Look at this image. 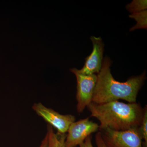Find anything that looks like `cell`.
Returning a JSON list of instances; mask_svg holds the SVG:
<instances>
[{
	"instance_id": "7a4b0ae2",
	"label": "cell",
	"mask_w": 147,
	"mask_h": 147,
	"mask_svg": "<svg viewBox=\"0 0 147 147\" xmlns=\"http://www.w3.org/2000/svg\"><path fill=\"white\" fill-rule=\"evenodd\" d=\"M146 106L143 108L137 102L126 103L116 100L100 104L91 102L87 107L91 117L100 122V131L106 128L124 131L139 127Z\"/></svg>"
},
{
	"instance_id": "9c48e42d",
	"label": "cell",
	"mask_w": 147,
	"mask_h": 147,
	"mask_svg": "<svg viewBox=\"0 0 147 147\" xmlns=\"http://www.w3.org/2000/svg\"><path fill=\"white\" fill-rule=\"evenodd\" d=\"M129 16V18L134 19L137 22L136 25L130 29V31L137 29H147V10L131 13Z\"/></svg>"
},
{
	"instance_id": "30bf717a",
	"label": "cell",
	"mask_w": 147,
	"mask_h": 147,
	"mask_svg": "<svg viewBox=\"0 0 147 147\" xmlns=\"http://www.w3.org/2000/svg\"><path fill=\"white\" fill-rule=\"evenodd\" d=\"M147 2L146 0H134L130 3L127 5L125 7L130 13H137L147 10Z\"/></svg>"
},
{
	"instance_id": "277c9868",
	"label": "cell",
	"mask_w": 147,
	"mask_h": 147,
	"mask_svg": "<svg viewBox=\"0 0 147 147\" xmlns=\"http://www.w3.org/2000/svg\"><path fill=\"white\" fill-rule=\"evenodd\" d=\"M70 71L76 76V110L79 114L84 112L85 108L92 102L93 94L97 82V74L85 75L79 72L77 69L73 68Z\"/></svg>"
},
{
	"instance_id": "8fae6325",
	"label": "cell",
	"mask_w": 147,
	"mask_h": 147,
	"mask_svg": "<svg viewBox=\"0 0 147 147\" xmlns=\"http://www.w3.org/2000/svg\"><path fill=\"white\" fill-rule=\"evenodd\" d=\"M138 130L142 140H144V147H147V107L145 109L143 120L140 126L138 127Z\"/></svg>"
},
{
	"instance_id": "7c38bea8",
	"label": "cell",
	"mask_w": 147,
	"mask_h": 147,
	"mask_svg": "<svg viewBox=\"0 0 147 147\" xmlns=\"http://www.w3.org/2000/svg\"><path fill=\"white\" fill-rule=\"evenodd\" d=\"M95 140L96 147H106L104 144L102 137H101V133H100V131L97 132L96 134Z\"/></svg>"
},
{
	"instance_id": "52a82bcc",
	"label": "cell",
	"mask_w": 147,
	"mask_h": 147,
	"mask_svg": "<svg viewBox=\"0 0 147 147\" xmlns=\"http://www.w3.org/2000/svg\"><path fill=\"white\" fill-rule=\"evenodd\" d=\"M93 44V50L89 56L85 59V64L79 72L85 75L99 73L103 61L104 44L100 37L94 36L90 38Z\"/></svg>"
},
{
	"instance_id": "5bb4252c",
	"label": "cell",
	"mask_w": 147,
	"mask_h": 147,
	"mask_svg": "<svg viewBox=\"0 0 147 147\" xmlns=\"http://www.w3.org/2000/svg\"><path fill=\"white\" fill-rule=\"evenodd\" d=\"M48 147V137H47V134H46L45 138L42 140L39 147Z\"/></svg>"
},
{
	"instance_id": "ba28073f",
	"label": "cell",
	"mask_w": 147,
	"mask_h": 147,
	"mask_svg": "<svg viewBox=\"0 0 147 147\" xmlns=\"http://www.w3.org/2000/svg\"><path fill=\"white\" fill-rule=\"evenodd\" d=\"M46 134L48 137L47 147H65L66 134L55 132L53 127L47 124Z\"/></svg>"
},
{
	"instance_id": "8992f818",
	"label": "cell",
	"mask_w": 147,
	"mask_h": 147,
	"mask_svg": "<svg viewBox=\"0 0 147 147\" xmlns=\"http://www.w3.org/2000/svg\"><path fill=\"white\" fill-rule=\"evenodd\" d=\"M32 109L37 115L61 134H66L70 125L76 120L74 116L61 115L51 108L45 107L40 102L34 103Z\"/></svg>"
},
{
	"instance_id": "3957f363",
	"label": "cell",
	"mask_w": 147,
	"mask_h": 147,
	"mask_svg": "<svg viewBox=\"0 0 147 147\" xmlns=\"http://www.w3.org/2000/svg\"><path fill=\"white\" fill-rule=\"evenodd\" d=\"M100 131L106 147H144L138 128L124 131L106 128Z\"/></svg>"
},
{
	"instance_id": "4fadbf2b",
	"label": "cell",
	"mask_w": 147,
	"mask_h": 147,
	"mask_svg": "<svg viewBox=\"0 0 147 147\" xmlns=\"http://www.w3.org/2000/svg\"><path fill=\"white\" fill-rule=\"evenodd\" d=\"M92 135L88 136L86 139H85L84 142L79 145L80 147H94L92 144Z\"/></svg>"
},
{
	"instance_id": "5b68a950",
	"label": "cell",
	"mask_w": 147,
	"mask_h": 147,
	"mask_svg": "<svg viewBox=\"0 0 147 147\" xmlns=\"http://www.w3.org/2000/svg\"><path fill=\"white\" fill-rule=\"evenodd\" d=\"M99 129L98 124L90 120L89 118L74 121L70 125L66 134L65 147H76Z\"/></svg>"
},
{
	"instance_id": "6da1fadb",
	"label": "cell",
	"mask_w": 147,
	"mask_h": 147,
	"mask_svg": "<svg viewBox=\"0 0 147 147\" xmlns=\"http://www.w3.org/2000/svg\"><path fill=\"white\" fill-rule=\"evenodd\" d=\"M112 63L108 57L103 60L101 70L97 74L92 102L103 104L119 99L129 103L136 102L139 90L146 79V71L139 76L129 78L126 82H121L116 81L111 74Z\"/></svg>"
}]
</instances>
